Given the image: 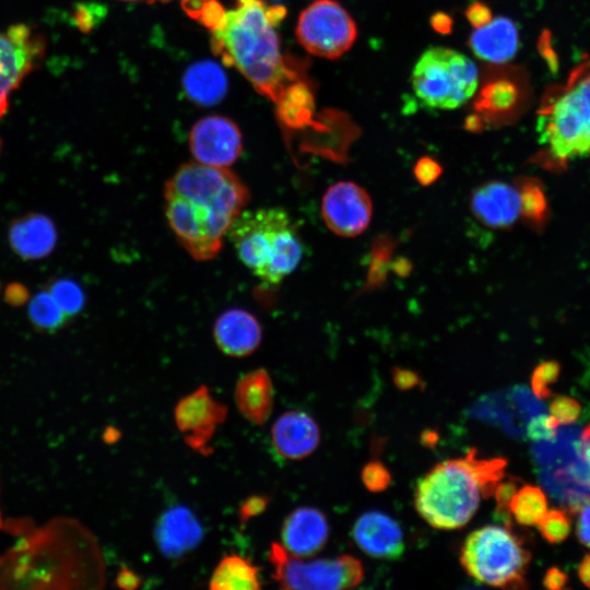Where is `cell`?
Masks as SVG:
<instances>
[{
    "mask_svg": "<svg viewBox=\"0 0 590 590\" xmlns=\"http://www.w3.org/2000/svg\"><path fill=\"white\" fill-rule=\"evenodd\" d=\"M351 534L358 547L373 557L394 559L404 551L400 526L379 511L363 514L355 521Z\"/></svg>",
    "mask_w": 590,
    "mask_h": 590,
    "instance_id": "cell-18",
    "label": "cell"
},
{
    "mask_svg": "<svg viewBox=\"0 0 590 590\" xmlns=\"http://www.w3.org/2000/svg\"><path fill=\"white\" fill-rule=\"evenodd\" d=\"M566 582L567 575L556 567L550 568L543 578L544 587L552 590H558L564 588Z\"/></svg>",
    "mask_w": 590,
    "mask_h": 590,
    "instance_id": "cell-45",
    "label": "cell"
},
{
    "mask_svg": "<svg viewBox=\"0 0 590 590\" xmlns=\"http://www.w3.org/2000/svg\"><path fill=\"white\" fill-rule=\"evenodd\" d=\"M579 456L589 464L590 467V440L583 441L579 445L578 448Z\"/></svg>",
    "mask_w": 590,
    "mask_h": 590,
    "instance_id": "cell-51",
    "label": "cell"
},
{
    "mask_svg": "<svg viewBox=\"0 0 590 590\" xmlns=\"http://www.w3.org/2000/svg\"><path fill=\"white\" fill-rule=\"evenodd\" d=\"M536 526L543 538L551 543L564 541L570 531V523L566 512L557 509L546 511Z\"/></svg>",
    "mask_w": 590,
    "mask_h": 590,
    "instance_id": "cell-32",
    "label": "cell"
},
{
    "mask_svg": "<svg viewBox=\"0 0 590 590\" xmlns=\"http://www.w3.org/2000/svg\"><path fill=\"white\" fill-rule=\"evenodd\" d=\"M234 399L244 418L255 425L264 424L274 403V387L269 373L257 368L244 374L236 382Z\"/></svg>",
    "mask_w": 590,
    "mask_h": 590,
    "instance_id": "cell-22",
    "label": "cell"
},
{
    "mask_svg": "<svg viewBox=\"0 0 590 590\" xmlns=\"http://www.w3.org/2000/svg\"><path fill=\"white\" fill-rule=\"evenodd\" d=\"M470 208L474 217L484 226L507 229L520 220V194L515 184L489 180L472 191Z\"/></svg>",
    "mask_w": 590,
    "mask_h": 590,
    "instance_id": "cell-14",
    "label": "cell"
},
{
    "mask_svg": "<svg viewBox=\"0 0 590 590\" xmlns=\"http://www.w3.org/2000/svg\"><path fill=\"white\" fill-rule=\"evenodd\" d=\"M268 558L272 578L282 589L339 590L356 587L364 577L362 563L350 555L335 558L304 559L272 542Z\"/></svg>",
    "mask_w": 590,
    "mask_h": 590,
    "instance_id": "cell-8",
    "label": "cell"
},
{
    "mask_svg": "<svg viewBox=\"0 0 590 590\" xmlns=\"http://www.w3.org/2000/svg\"><path fill=\"white\" fill-rule=\"evenodd\" d=\"M518 489L517 481L515 479H509L508 481H500L494 492L497 511L499 515H504V518H508L509 504Z\"/></svg>",
    "mask_w": 590,
    "mask_h": 590,
    "instance_id": "cell-39",
    "label": "cell"
},
{
    "mask_svg": "<svg viewBox=\"0 0 590 590\" xmlns=\"http://www.w3.org/2000/svg\"><path fill=\"white\" fill-rule=\"evenodd\" d=\"M578 576L581 582L590 588V554L586 555L578 567Z\"/></svg>",
    "mask_w": 590,
    "mask_h": 590,
    "instance_id": "cell-48",
    "label": "cell"
},
{
    "mask_svg": "<svg viewBox=\"0 0 590 590\" xmlns=\"http://www.w3.org/2000/svg\"><path fill=\"white\" fill-rule=\"evenodd\" d=\"M182 85L192 102L213 106L225 97L228 82L224 70L216 62L201 60L187 68Z\"/></svg>",
    "mask_w": 590,
    "mask_h": 590,
    "instance_id": "cell-23",
    "label": "cell"
},
{
    "mask_svg": "<svg viewBox=\"0 0 590 590\" xmlns=\"http://www.w3.org/2000/svg\"><path fill=\"white\" fill-rule=\"evenodd\" d=\"M559 366L555 362H544L535 367L531 377V387L539 399L548 398L551 391L548 386L558 377Z\"/></svg>",
    "mask_w": 590,
    "mask_h": 590,
    "instance_id": "cell-33",
    "label": "cell"
},
{
    "mask_svg": "<svg viewBox=\"0 0 590 590\" xmlns=\"http://www.w3.org/2000/svg\"><path fill=\"white\" fill-rule=\"evenodd\" d=\"M271 442L279 457L299 460L312 453L320 442L316 421L299 410L286 411L272 425Z\"/></svg>",
    "mask_w": 590,
    "mask_h": 590,
    "instance_id": "cell-16",
    "label": "cell"
},
{
    "mask_svg": "<svg viewBox=\"0 0 590 590\" xmlns=\"http://www.w3.org/2000/svg\"><path fill=\"white\" fill-rule=\"evenodd\" d=\"M519 101V88L507 78L494 79L482 87L476 101L475 110L485 117H497L514 109Z\"/></svg>",
    "mask_w": 590,
    "mask_h": 590,
    "instance_id": "cell-26",
    "label": "cell"
},
{
    "mask_svg": "<svg viewBox=\"0 0 590 590\" xmlns=\"http://www.w3.org/2000/svg\"><path fill=\"white\" fill-rule=\"evenodd\" d=\"M285 14L281 4L236 0L235 8L224 11L220 22L210 30L214 54L273 102L298 80V72L281 54L276 26Z\"/></svg>",
    "mask_w": 590,
    "mask_h": 590,
    "instance_id": "cell-2",
    "label": "cell"
},
{
    "mask_svg": "<svg viewBox=\"0 0 590 590\" xmlns=\"http://www.w3.org/2000/svg\"><path fill=\"white\" fill-rule=\"evenodd\" d=\"M204 535L196 514L185 505H174L158 518L154 539L158 551L168 558H178L196 548Z\"/></svg>",
    "mask_w": 590,
    "mask_h": 590,
    "instance_id": "cell-15",
    "label": "cell"
},
{
    "mask_svg": "<svg viewBox=\"0 0 590 590\" xmlns=\"http://www.w3.org/2000/svg\"><path fill=\"white\" fill-rule=\"evenodd\" d=\"M9 245L23 260H39L56 248L58 232L54 221L43 213H27L9 226Z\"/></svg>",
    "mask_w": 590,
    "mask_h": 590,
    "instance_id": "cell-19",
    "label": "cell"
},
{
    "mask_svg": "<svg viewBox=\"0 0 590 590\" xmlns=\"http://www.w3.org/2000/svg\"><path fill=\"white\" fill-rule=\"evenodd\" d=\"M362 481L367 489L379 493L391 484V474L381 462L370 461L362 470Z\"/></svg>",
    "mask_w": 590,
    "mask_h": 590,
    "instance_id": "cell-35",
    "label": "cell"
},
{
    "mask_svg": "<svg viewBox=\"0 0 590 590\" xmlns=\"http://www.w3.org/2000/svg\"><path fill=\"white\" fill-rule=\"evenodd\" d=\"M430 27L438 34L448 35L452 32L453 20L447 13L442 11H437L429 17Z\"/></svg>",
    "mask_w": 590,
    "mask_h": 590,
    "instance_id": "cell-44",
    "label": "cell"
},
{
    "mask_svg": "<svg viewBox=\"0 0 590 590\" xmlns=\"http://www.w3.org/2000/svg\"><path fill=\"white\" fill-rule=\"evenodd\" d=\"M275 103L281 122L291 128L305 127L315 111L314 95L299 80L291 83Z\"/></svg>",
    "mask_w": 590,
    "mask_h": 590,
    "instance_id": "cell-25",
    "label": "cell"
},
{
    "mask_svg": "<svg viewBox=\"0 0 590 590\" xmlns=\"http://www.w3.org/2000/svg\"><path fill=\"white\" fill-rule=\"evenodd\" d=\"M547 511L544 492L533 485H523L517 489L510 504L509 512L522 526L538 524Z\"/></svg>",
    "mask_w": 590,
    "mask_h": 590,
    "instance_id": "cell-28",
    "label": "cell"
},
{
    "mask_svg": "<svg viewBox=\"0 0 590 590\" xmlns=\"http://www.w3.org/2000/svg\"><path fill=\"white\" fill-rule=\"evenodd\" d=\"M536 131L541 150L535 161L541 166L560 169L590 158V58L579 62L564 82L545 91Z\"/></svg>",
    "mask_w": 590,
    "mask_h": 590,
    "instance_id": "cell-4",
    "label": "cell"
},
{
    "mask_svg": "<svg viewBox=\"0 0 590 590\" xmlns=\"http://www.w3.org/2000/svg\"><path fill=\"white\" fill-rule=\"evenodd\" d=\"M44 38L25 24L0 30V119L9 107L11 93L44 57Z\"/></svg>",
    "mask_w": 590,
    "mask_h": 590,
    "instance_id": "cell-10",
    "label": "cell"
},
{
    "mask_svg": "<svg viewBox=\"0 0 590 590\" xmlns=\"http://www.w3.org/2000/svg\"><path fill=\"white\" fill-rule=\"evenodd\" d=\"M464 15L468 22L475 28L484 26L492 19V10L489 7L480 0H474L467 7Z\"/></svg>",
    "mask_w": 590,
    "mask_h": 590,
    "instance_id": "cell-40",
    "label": "cell"
},
{
    "mask_svg": "<svg viewBox=\"0 0 590 590\" xmlns=\"http://www.w3.org/2000/svg\"><path fill=\"white\" fill-rule=\"evenodd\" d=\"M189 148L197 163L227 168L241 154V132L229 118L219 115L206 116L192 126Z\"/></svg>",
    "mask_w": 590,
    "mask_h": 590,
    "instance_id": "cell-13",
    "label": "cell"
},
{
    "mask_svg": "<svg viewBox=\"0 0 590 590\" xmlns=\"http://www.w3.org/2000/svg\"><path fill=\"white\" fill-rule=\"evenodd\" d=\"M227 413V406L201 385L178 400L174 420L185 444L193 451L209 456L213 451L211 441L219 426L226 421Z\"/></svg>",
    "mask_w": 590,
    "mask_h": 590,
    "instance_id": "cell-11",
    "label": "cell"
},
{
    "mask_svg": "<svg viewBox=\"0 0 590 590\" xmlns=\"http://www.w3.org/2000/svg\"><path fill=\"white\" fill-rule=\"evenodd\" d=\"M468 44L479 59L494 64L506 63L518 51L519 31L511 19L498 16L476 28Z\"/></svg>",
    "mask_w": 590,
    "mask_h": 590,
    "instance_id": "cell-21",
    "label": "cell"
},
{
    "mask_svg": "<svg viewBox=\"0 0 590 590\" xmlns=\"http://www.w3.org/2000/svg\"><path fill=\"white\" fill-rule=\"evenodd\" d=\"M27 290L21 284H11L5 290V300L9 304L19 306L22 305L26 299Z\"/></svg>",
    "mask_w": 590,
    "mask_h": 590,
    "instance_id": "cell-46",
    "label": "cell"
},
{
    "mask_svg": "<svg viewBox=\"0 0 590 590\" xmlns=\"http://www.w3.org/2000/svg\"><path fill=\"white\" fill-rule=\"evenodd\" d=\"M27 316L36 329L45 332H55L63 328L69 320L47 290L38 292L30 299Z\"/></svg>",
    "mask_w": 590,
    "mask_h": 590,
    "instance_id": "cell-29",
    "label": "cell"
},
{
    "mask_svg": "<svg viewBox=\"0 0 590 590\" xmlns=\"http://www.w3.org/2000/svg\"><path fill=\"white\" fill-rule=\"evenodd\" d=\"M396 240L387 234L379 235L374 239L367 279L363 291L378 288L386 282L388 272L391 269L390 258Z\"/></svg>",
    "mask_w": 590,
    "mask_h": 590,
    "instance_id": "cell-30",
    "label": "cell"
},
{
    "mask_svg": "<svg viewBox=\"0 0 590 590\" xmlns=\"http://www.w3.org/2000/svg\"><path fill=\"white\" fill-rule=\"evenodd\" d=\"M576 532L579 541L590 547V502L578 511Z\"/></svg>",
    "mask_w": 590,
    "mask_h": 590,
    "instance_id": "cell-42",
    "label": "cell"
},
{
    "mask_svg": "<svg viewBox=\"0 0 590 590\" xmlns=\"http://www.w3.org/2000/svg\"><path fill=\"white\" fill-rule=\"evenodd\" d=\"M463 127L471 132H480L485 127V119L479 113L471 114L465 118Z\"/></svg>",
    "mask_w": 590,
    "mask_h": 590,
    "instance_id": "cell-47",
    "label": "cell"
},
{
    "mask_svg": "<svg viewBox=\"0 0 590 590\" xmlns=\"http://www.w3.org/2000/svg\"><path fill=\"white\" fill-rule=\"evenodd\" d=\"M530 557L521 539L498 524L471 532L460 551V563L474 580L500 588H523Z\"/></svg>",
    "mask_w": 590,
    "mask_h": 590,
    "instance_id": "cell-6",
    "label": "cell"
},
{
    "mask_svg": "<svg viewBox=\"0 0 590 590\" xmlns=\"http://www.w3.org/2000/svg\"><path fill=\"white\" fill-rule=\"evenodd\" d=\"M298 43L311 55L338 59L357 37L355 21L335 0H315L298 16Z\"/></svg>",
    "mask_w": 590,
    "mask_h": 590,
    "instance_id": "cell-9",
    "label": "cell"
},
{
    "mask_svg": "<svg viewBox=\"0 0 590 590\" xmlns=\"http://www.w3.org/2000/svg\"><path fill=\"white\" fill-rule=\"evenodd\" d=\"M165 214L184 249L206 261L221 250L234 220L249 200L246 185L227 168L181 165L166 181Z\"/></svg>",
    "mask_w": 590,
    "mask_h": 590,
    "instance_id": "cell-1",
    "label": "cell"
},
{
    "mask_svg": "<svg viewBox=\"0 0 590 590\" xmlns=\"http://www.w3.org/2000/svg\"><path fill=\"white\" fill-rule=\"evenodd\" d=\"M0 522H1V519H0Z\"/></svg>",
    "mask_w": 590,
    "mask_h": 590,
    "instance_id": "cell-53",
    "label": "cell"
},
{
    "mask_svg": "<svg viewBox=\"0 0 590 590\" xmlns=\"http://www.w3.org/2000/svg\"><path fill=\"white\" fill-rule=\"evenodd\" d=\"M559 423L545 413H539L527 422V435L535 442L551 440L556 436Z\"/></svg>",
    "mask_w": 590,
    "mask_h": 590,
    "instance_id": "cell-34",
    "label": "cell"
},
{
    "mask_svg": "<svg viewBox=\"0 0 590 590\" xmlns=\"http://www.w3.org/2000/svg\"><path fill=\"white\" fill-rule=\"evenodd\" d=\"M321 213L328 228L341 237L361 235L369 225L373 202L367 191L352 181H338L322 197Z\"/></svg>",
    "mask_w": 590,
    "mask_h": 590,
    "instance_id": "cell-12",
    "label": "cell"
},
{
    "mask_svg": "<svg viewBox=\"0 0 590 590\" xmlns=\"http://www.w3.org/2000/svg\"><path fill=\"white\" fill-rule=\"evenodd\" d=\"M162 2H167L170 0H158ZM210 0H182L184 9L187 13H189L192 17L197 14V12L201 9V7Z\"/></svg>",
    "mask_w": 590,
    "mask_h": 590,
    "instance_id": "cell-50",
    "label": "cell"
},
{
    "mask_svg": "<svg viewBox=\"0 0 590 590\" xmlns=\"http://www.w3.org/2000/svg\"><path fill=\"white\" fill-rule=\"evenodd\" d=\"M506 460L482 459L475 450L442 461L418 480L414 504L433 528L459 529L476 512L481 498L494 494L504 477Z\"/></svg>",
    "mask_w": 590,
    "mask_h": 590,
    "instance_id": "cell-3",
    "label": "cell"
},
{
    "mask_svg": "<svg viewBox=\"0 0 590 590\" xmlns=\"http://www.w3.org/2000/svg\"><path fill=\"white\" fill-rule=\"evenodd\" d=\"M140 585V576L128 566L121 565L116 576V586L121 589L133 590L139 588Z\"/></svg>",
    "mask_w": 590,
    "mask_h": 590,
    "instance_id": "cell-43",
    "label": "cell"
},
{
    "mask_svg": "<svg viewBox=\"0 0 590 590\" xmlns=\"http://www.w3.org/2000/svg\"><path fill=\"white\" fill-rule=\"evenodd\" d=\"M261 586L260 568L236 553L224 555L209 580L212 590H258Z\"/></svg>",
    "mask_w": 590,
    "mask_h": 590,
    "instance_id": "cell-24",
    "label": "cell"
},
{
    "mask_svg": "<svg viewBox=\"0 0 590 590\" xmlns=\"http://www.w3.org/2000/svg\"><path fill=\"white\" fill-rule=\"evenodd\" d=\"M227 236L239 260L271 285L291 274L304 255L296 226L281 208L243 211L232 223Z\"/></svg>",
    "mask_w": 590,
    "mask_h": 590,
    "instance_id": "cell-5",
    "label": "cell"
},
{
    "mask_svg": "<svg viewBox=\"0 0 590 590\" xmlns=\"http://www.w3.org/2000/svg\"><path fill=\"white\" fill-rule=\"evenodd\" d=\"M270 497L266 495H251L247 497L238 509L239 524L243 528L250 519L261 515L268 507Z\"/></svg>",
    "mask_w": 590,
    "mask_h": 590,
    "instance_id": "cell-38",
    "label": "cell"
},
{
    "mask_svg": "<svg viewBox=\"0 0 590 590\" xmlns=\"http://www.w3.org/2000/svg\"><path fill=\"white\" fill-rule=\"evenodd\" d=\"M123 1H135V0H123Z\"/></svg>",
    "mask_w": 590,
    "mask_h": 590,
    "instance_id": "cell-52",
    "label": "cell"
},
{
    "mask_svg": "<svg viewBox=\"0 0 590 590\" xmlns=\"http://www.w3.org/2000/svg\"><path fill=\"white\" fill-rule=\"evenodd\" d=\"M581 411L580 404L569 397H556L550 404L551 415L563 425L573 424Z\"/></svg>",
    "mask_w": 590,
    "mask_h": 590,
    "instance_id": "cell-36",
    "label": "cell"
},
{
    "mask_svg": "<svg viewBox=\"0 0 590 590\" xmlns=\"http://www.w3.org/2000/svg\"><path fill=\"white\" fill-rule=\"evenodd\" d=\"M219 349L233 357L251 355L260 345L262 329L258 319L247 310L233 308L222 312L213 326Z\"/></svg>",
    "mask_w": 590,
    "mask_h": 590,
    "instance_id": "cell-20",
    "label": "cell"
},
{
    "mask_svg": "<svg viewBox=\"0 0 590 590\" xmlns=\"http://www.w3.org/2000/svg\"><path fill=\"white\" fill-rule=\"evenodd\" d=\"M47 291L70 319L78 316L85 305L82 286L71 278H58L51 281Z\"/></svg>",
    "mask_w": 590,
    "mask_h": 590,
    "instance_id": "cell-31",
    "label": "cell"
},
{
    "mask_svg": "<svg viewBox=\"0 0 590 590\" xmlns=\"http://www.w3.org/2000/svg\"><path fill=\"white\" fill-rule=\"evenodd\" d=\"M392 379L394 385L401 390H410L416 387H422L420 376L410 369L394 367L392 369Z\"/></svg>",
    "mask_w": 590,
    "mask_h": 590,
    "instance_id": "cell-41",
    "label": "cell"
},
{
    "mask_svg": "<svg viewBox=\"0 0 590 590\" xmlns=\"http://www.w3.org/2000/svg\"><path fill=\"white\" fill-rule=\"evenodd\" d=\"M391 269L399 276H406L410 274L412 266L405 258H399L391 263Z\"/></svg>",
    "mask_w": 590,
    "mask_h": 590,
    "instance_id": "cell-49",
    "label": "cell"
},
{
    "mask_svg": "<svg viewBox=\"0 0 590 590\" xmlns=\"http://www.w3.org/2000/svg\"><path fill=\"white\" fill-rule=\"evenodd\" d=\"M329 538V523L324 514L309 506L293 510L281 529L282 545L299 557L312 556L321 551Z\"/></svg>",
    "mask_w": 590,
    "mask_h": 590,
    "instance_id": "cell-17",
    "label": "cell"
},
{
    "mask_svg": "<svg viewBox=\"0 0 590 590\" xmlns=\"http://www.w3.org/2000/svg\"><path fill=\"white\" fill-rule=\"evenodd\" d=\"M415 179L423 187L433 185L442 174V166L430 156H422L413 167Z\"/></svg>",
    "mask_w": 590,
    "mask_h": 590,
    "instance_id": "cell-37",
    "label": "cell"
},
{
    "mask_svg": "<svg viewBox=\"0 0 590 590\" xmlns=\"http://www.w3.org/2000/svg\"><path fill=\"white\" fill-rule=\"evenodd\" d=\"M479 71L465 55L446 47H430L417 59L412 87L428 108L456 109L475 93Z\"/></svg>",
    "mask_w": 590,
    "mask_h": 590,
    "instance_id": "cell-7",
    "label": "cell"
},
{
    "mask_svg": "<svg viewBox=\"0 0 590 590\" xmlns=\"http://www.w3.org/2000/svg\"><path fill=\"white\" fill-rule=\"evenodd\" d=\"M515 185L521 201L520 220L531 227H541L547 215V202L541 184L531 177H519Z\"/></svg>",
    "mask_w": 590,
    "mask_h": 590,
    "instance_id": "cell-27",
    "label": "cell"
}]
</instances>
